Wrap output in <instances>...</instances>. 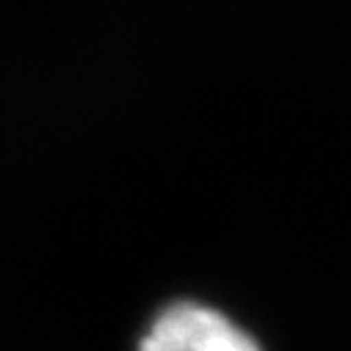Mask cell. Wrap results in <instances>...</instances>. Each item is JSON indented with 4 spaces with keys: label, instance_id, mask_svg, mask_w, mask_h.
Returning <instances> with one entry per match:
<instances>
[{
    "label": "cell",
    "instance_id": "cell-1",
    "mask_svg": "<svg viewBox=\"0 0 351 351\" xmlns=\"http://www.w3.org/2000/svg\"><path fill=\"white\" fill-rule=\"evenodd\" d=\"M138 351H260V346L227 315L183 302L155 318Z\"/></svg>",
    "mask_w": 351,
    "mask_h": 351
}]
</instances>
